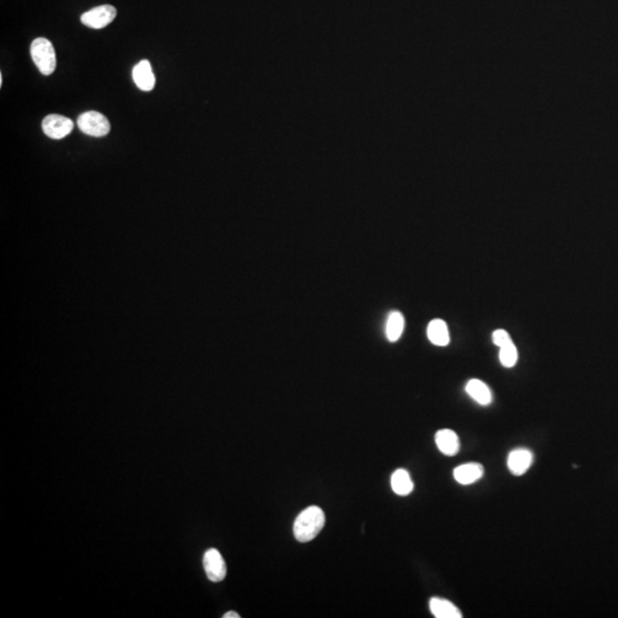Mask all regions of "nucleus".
<instances>
[{
  "instance_id": "obj_1",
  "label": "nucleus",
  "mask_w": 618,
  "mask_h": 618,
  "mask_svg": "<svg viewBox=\"0 0 618 618\" xmlns=\"http://www.w3.org/2000/svg\"><path fill=\"white\" fill-rule=\"evenodd\" d=\"M325 515L322 509L309 507L298 515L293 524L296 540L301 543L310 542L325 527Z\"/></svg>"
},
{
  "instance_id": "obj_2",
  "label": "nucleus",
  "mask_w": 618,
  "mask_h": 618,
  "mask_svg": "<svg viewBox=\"0 0 618 618\" xmlns=\"http://www.w3.org/2000/svg\"><path fill=\"white\" fill-rule=\"evenodd\" d=\"M30 53L35 64L44 76H49L54 73L56 68V54H55L54 46L49 40L46 38L35 40L31 44Z\"/></svg>"
},
{
  "instance_id": "obj_3",
  "label": "nucleus",
  "mask_w": 618,
  "mask_h": 618,
  "mask_svg": "<svg viewBox=\"0 0 618 618\" xmlns=\"http://www.w3.org/2000/svg\"><path fill=\"white\" fill-rule=\"evenodd\" d=\"M77 124L83 133L91 135V137H104L110 132L109 121L106 116L102 115L100 112H84L79 116Z\"/></svg>"
},
{
  "instance_id": "obj_4",
  "label": "nucleus",
  "mask_w": 618,
  "mask_h": 618,
  "mask_svg": "<svg viewBox=\"0 0 618 618\" xmlns=\"http://www.w3.org/2000/svg\"><path fill=\"white\" fill-rule=\"evenodd\" d=\"M117 16V11L111 5L95 7L83 14L80 18L83 25L92 29H102L109 25Z\"/></svg>"
},
{
  "instance_id": "obj_5",
  "label": "nucleus",
  "mask_w": 618,
  "mask_h": 618,
  "mask_svg": "<svg viewBox=\"0 0 618 618\" xmlns=\"http://www.w3.org/2000/svg\"><path fill=\"white\" fill-rule=\"evenodd\" d=\"M44 133L51 139L61 140L67 137L73 130V121L62 115L46 116L43 124Z\"/></svg>"
},
{
  "instance_id": "obj_6",
  "label": "nucleus",
  "mask_w": 618,
  "mask_h": 618,
  "mask_svg": "<svg viewBox=\"0 0 618 618\" xmlns=\"http://www.w3.org/2000/svg\"><path fill=\"white\" fill-rule=\"evenodd\" d=\"M203 566L206 576L211 582H222L227 575L226 562L218 550L210 549L204 553Z\"/></svg>"
},
{
  "instance_id": "obj_7",
  "label": "nucleus",
  "mask_w": 618,
  "mask_h": 618,
  "mask_svg": "<svg viewBox=\"0 0 618 618\" xmlns=\"http://www.w3.org/2000/svg\"><path fill=\"white\" fill-rule=\"evenodd\" d=\"M533 452L528 449H515L507 457V467L513 475L521 476L533 465Z\"/></svg>"
},
{
  "instance_id": "obj_8",
  "label": "nucleus",
  "mask_w": 618,
  "mask_h": 618,
  "mask_svg": "<svg viewBox=\"0 0 618 618\" xmlns=\"http://www.w3.org/2000/svg\"><path fill=\"white\" fill-rule=\"evenodd\" d=\"M132 76L135 85L141 91L149 92L154 90L156 78L152 73V64L148 60L140 61L139 63L133 68Z\"/></svg>"
},
{
  "instance_id": "obj_9",
  "label": "nucleus",
  "mask_w": 618,
  "mask_h": 618,
  "mask_svg": "<svg viewBox=\"0 0 618 618\" xmlns=\"http://www.w3.org/2000/svg\"><path fill=\"white\" fill-rule=\"evenodd\" d=\"M485 474V468L481 464L468 463L456 467L454 471V478L458 483L463 485H470L479 481Z\"/></svg>"
},
{
  "instance_id": "obj_10",
  "label": "nucleus",
  "mask_w": 618,
  "mask_h": 618,
  "mask_svg": "<svg viewBox=\"0 0 618 618\" xmlns=\"http://www.w3.org/2000/svg\"><path fill=\"white\" fill-rule=\"evenodd\" d=\"M435 443H437L440 452L449 457L457 455L459 452V448H461L458 435L452 430H439L435 434Z\"/></svg>"
},
{
  "instance_id": "obj_11",
  "label": "nucleus",
  "mask_w": 618,
  "mask_h": 618,
  "mask_svg": "<svg viewBox=\"0 0 618 618\" xmlns=\"http://www.w3.org/2000/svg\"><path fill=\"white\" fill-rule=\"evenodd\" d=\"M465 389L467 394L480 406H489L492 402L490 388L479 379H471L470 382H467Z\"/></svg>"
},
{
  "instance_id": "obj_12",
  "label": "nucleus",
  "mask_w": 618,
  "mask_h": 618,
  "mask_svg": "<svg viewBox=\"0 0 618 618\" xmlns=\"http://www.w3.org/2000/svg\"><path fill=\"white\" fill-rule=\"evenodd\" d=\"M430 610L434 617L437 618H461V610L454 603L441 598H432L430 601Z\"/></svg>"
},
{
  "instance_id": "obj_13",
  "label": "nucleus",
  "mask_w": 618,
  "mask_h": 618,
  "mask_svg": "<svg viewBox=\"0 0 618 618\" xmlns=\"http://www.w3.org/2000/svg\"><path fill=\"white\" fill-rule=\"evenodd\" d=\"M428 337L430 343L435 346L444 347V346L449 345L450 334H449L446 322L440 320V318L430 322L428 327Z\"/></svg>"
},
{
  "instance_id": "obj_14",
  "label": "nucleus",
  "mask_w": 618,
  "mask_h": 618,
  "mask_svg": "<svg viewBox=\"0 0 618 618\" xmlns=\"http://www.w3.org/2000/svg\"><path fill=\"white\" fill-rule=\"evenodd\" d=\"M392 489L399 496H406L413 490V482L408 471L399 468L395 471L391 479Z\"/></svg>"
},
{
  "instance_id": "obj_15",
  "label": "nucleus",
  "mask_w": 618,
  "mask_h": 618,
  "mask_svg": "<svg viewBox=\"0 0 618 618\" xmlns=\"http://www.w3.org/2000/svg\"><path fill=\"white\" fill-rule=\"evenodd\" d=\"M404 329V317L400 312H392L386 325V334L392 343L400 339Z\"/></svg>"
},
{
  "instance_id": "obj_16",
  "label": "nucleus",
  "mask_w": 618,
  "mask_h": 618,
  "mask_svg": "<svg viewBox=\"0 0 618 618\" xmlns=\"http://www.w3.org/2000/svg\"><path fill=\"white\" fill-rule=\"evenodd\" d=\"M499 349V360L502 365L505 368L514 367L518 360V351L513 341L505 344Z\"/></svg>"
},
{
  "instance_id": "obj_17",
  "label": "nucleus",
  "mask_w": 618,
  "mask_h": 618,
  "mask_svg": "<svg viewBox=\"0 0 618 618\" xmlns=\"http://www.w3.org/2000/svg\"><path fill=\"white\" fill-rule=\"evenodd\" d=\"M492 341H494L495 345L498 346V347H502V346L505 345V344L509 343V341H512L511 339V337L507 334L505 330H496L494 334H492Z\"/></svg>"
},
{
  "instance_id": "obj_18",
  "label": "nucleus",
  "mask_w": 618,
  "mask_h": 618,
  "mask_svg": "<svg viewBox=\"0 0 618 618\" xmlns=\"http://www.w3.org/2000/svg\"><path fill=\"white\" fill-rule=\"evenodd\" d=\"M224 618H240V615L235 612H229L227 614H224Z\"/></svg>"
},
{
  "instance_id": "obj_19",
  "label": "nucleus",
  "mask_w": 618,
  "mask_h": 618,
  "mask_svg": "<svg viewBox=\"0 0 618 618\" xmlns=\"http://www.w3.org/2000/svg\"><path fill=\"white\" fill-rule=\"evenodd\" d=\"M0 86H3V75H0Z\"/></svg>"
}]
</instances>
